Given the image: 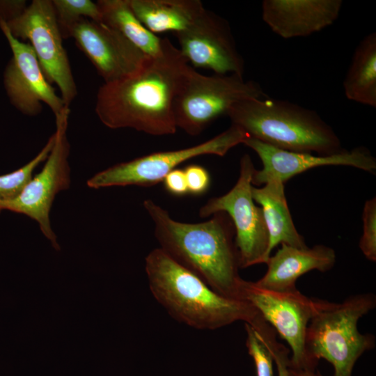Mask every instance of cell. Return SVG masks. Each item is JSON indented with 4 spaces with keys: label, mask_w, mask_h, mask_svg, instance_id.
Returning a JSON list of instances; mask_svg holds the SVG:
<instances>
[{
    "label": "cell",
    "mask_w": 376,
    "mask_h": 376,
    "mask_svg": "<svg viewBox=\"0 0 376 376\" xmlns=\"http://www.w3.org/2000/svg\"><path fill=\"white\" fill-rule=\"evenodd\" d=\"M192 67L164 38L161 53L134 74L98 89L95 111L110 129L131 128L152 136L175 133L174 102Z\"/></svg>",
    "instance_id": "cell-1"
},
{
    "label": "cell",
    "mask_w": 376,
    "mask_h": 376,
    "mask_svg": "<svg viewBox=\"0 0 376 376\" xmlns=\"http://www.w3.org/2000/svg\"><path fill=\"white\" fill-rule=\"evenodd\" d=\"M143 207L161 249L219 294L242 300L244 279L239 274L234 226L226 213L217 212L207 221L191 224L173 219L152 199L145 200Z\"/></svg>",
    "instance_id": "cell-2"
},
{
    "label": "cell",
    "mask_w": 376,
    "mask_h": 376,
    "mask_svg": "<svg viewBox=\"0 0 376 376\" xmlns=\"http://www.w3.org/2000/svg\"><path fill=\"white\" fill-rule=\"evenodd\" d=\"M145 261L152 296L170 315L187 326L214 330L237 321L251 325L259 315L250 303L219 294L159 247Z\"/></svg>",
    "instance_id": "cell-3"
},
{
    "label": "cell",
    "mask_w": 376,
    "mask_h": 376,
    "mask_svg": "<svg viewBox=\"0 0 376 376\" xmlns=\"http://www.w3.org/2000/svg\"><path fill=\"white\" fill-rule=\"evenodd\" d=\"M226 116L248 136L280 149L318 155L344 150L334 130L315 111L287 100H243Z\"/></svg>",
    "instance_id": "cell-4"
},
{
    "label": "cell",
    "mask_w": 376,
    "mask_h": 376,
    "mask_svg": "<svg viewBox=\"0 0 376 376\" xmlns=\"http://www.w3.org/2000/svg\"><path fill=\"white\" fill-rule=\"evenodd\" d=\"M375 306L373 293L352 295L340 303L318 299L305 337L310 361L316 366L319 359H324L334 367L333 376H352L358 359L375 347V336L360 333L357 325Z\"/></svg>",
    "instance_id": "cell-5"
},
{
    "label": "cell",
    "mask_w": 376,
    "mask_h": 376,
    "mask_svg": "<svg viewBox=\"0 0 376 376\" xmlns=\"http://www.w3.org/2000/svg\"><path fill=\"white\" fill-rule=\"evenodd\" d=\"M265 95L258 82L242 75H205L192 68L175 100L177 128L197 136L217 118L227 115L234 104Z\"/></svg>",
    "instance_id": "cell-6"
},
{
    "label": "cell",
    "mask_w": 376,
    "mask_h": 376,
    "mask_svg": "<svg viewBox=\"0 0 376 376\" xmlns=\"http://www.w3.org/2000/svg\"><path fill=\"white\" fill-rule=\"evenodd\" d=\"M256 170L249 155L240 161L238 179L226 194L210 198L199 209L202 218L224 212L231 219L235 228V244L240 268L266 263L270 255L269 234L260 207L252 196V176Z\"/></svg>",
    "instance_id": "cell-7"
},
{
    "label": "cell",
    "mask_w": 376,
    "mask_h": 376,
    "mask_svg": "<svg viewBox=\"0 0 376 376\" xmlns=\"http://www.w3.org/2000/svg\"><path fill=\"white\" fill-rule=\"evenodd\" d=\"M248 135L232 125L225 131L197 145L178 150L150 153L116 164L90 178L92 189L110 187H150L163 181L166 175L183 162L206 155L224 156L233 147L242 143Z\"/></svg>",
    "instance_id": "cell-8"
},
{
    "label": "cell",
    "mask_w": 376,
    "mask_h": 376,
    "mask_svg": "<svg viewBox=\"0 0 376 376\" xmlns=\"http://www.w3.org/2000/svg\"><path fill=\"white\" fill-rule=\"evenodd\" d=\"M11 34L33 48L45 77L70 107L77 94L52 0H33L18 17L5 22Z\"/></svg>",
    "instance_id": "cell-9"
},
{
    "label": "cell",
    "mask_w": 376,
    "mask_h": 376,
    "mask_svg": "<svg viewBox=\"0 0 376 376\" xmlns=\"http://www.w3.org/2000/svg\"><path fill=\"white\" fill-rule=\"evenodd\" d=\"M70 113L68 109L56 118L54 143L42 170L32 177L17 196L0 201V213L8 210L33 219L56 249L58 244L51 226L49 213L56 196L69 189L71 183L68 162L70 148L67 138Z\"/></svg>",
    "instance_id": "cell-10"
},
{
    "label": "cell",
    "mask_w": 376,
    "mask_h": 376,
    "mask_svg": "<svg viewBox=\"0 0 376 376\" xmlns=\"http://www.w3.org/2000/svg\"><path fill=\"white\" fill-rule=\"evenodd\" d=\"M240 298L250 303L290 347L291 367L315 370L305 348L308 324L317 307L318 299H311L297 289L281 292L261 288L244 280Z\"/></svg>",
    "instance_id": "cell-11"
},
{
    "label": "cell",
    "mask_w": 376,
    "mask_h": 376,
    "mask_svg": "<svg viewBox=\"0 0 376 376\" xmlns=\"http://www.w3.org/2000/svg\"><path fill=\"white\" fill-rule=\"evenodd\" d=\"M174 35L182 54L195 68L244 76V58L228 22L220 15L205 8L189 27Z\"/></svg>",
    "instance_id": "cell-12"
},
{
    "label": "cell",
    "mask_w": 376,
    "mask_h": 376,
    "mask_svg": "<svg viewBox=\"0 0 376 376\" xmlns=\"http://www.w3.org/2000/svg\"><path fill=\"white\" fill-rule=\"evenodd\" d=\"M0 28L13 52L3 76L5 88L13 105L23 114L34 116L42 111L44 103L55 118L70 109L47 80L32 47L15 38L1 19Z\"/></svg>",
    "instance_id": "cell-13"
},
{
    "label": "cell",
    "mask_w": 376,
    "mask_h": 376,
    "mask_svg": "<svg viewBox=\"0 0 376 376\" xmlns=\"http://www.w3.org/2000/svg\"><path fill=\"white\" fill-rule=\"evenodd\" d=\"M69 38L75 40L104 83L134 74L150 58L121 33L100 22L81 19L71 28Z\"/></svg>",
    "instance_id": "cell-14"
},
{
    "label": "cell",
    "mask_w": 376,
    "mask_h": 376,
    "mask_svg": "<svg viewBox=\"0 0 376 376\" xmlns=\"http://www.w3.org/2000/svg\"><path fill=\"white\" fill-rule=\"evenodd\" d=\"M242 143L257 153L263 164L262 169L255 170L252 176V185L256 186L270 180L285 184L299 173L324 166H348L372 173L376 170L375 158L364 147L344 149L333 155H314L280 149L249 136Z\"/></svg>",
    "instance_id": "cell-15"
},
{
    "label": "cell",
    "mask_w": 376,
    "mask_h": 376,
    "mask_svg": "<svg viewBox=\"0 0 376 376\" xmlns=\"http://www.w3.org/2000/svg\"><path fill=\"white\" fill-rule=\"evenodd\" d=\"M342 6L341 0H264L262 18L284 39L306 37L333 24Z\"/></svg>",
    "instance_id": "cell-16"
},
{
    "label": "cell",
    "mask_w": 376,
    "mask_h": 376,
    "mask_svg": "<svg viewBox=\"0 0 376 376\" xmlns=\"http://www.w3.org/2000/svg\"><path fill=\"white\" fill-rule=\"evenodd\" d=\"M266 263L265 274L255 284L264 289L287 292L297 289V280L303 274L318 270L325 272L336 263L335 251L322 244L309 248H297L281 244Z\"/></svg>",
    "instance_id": "cell-17"
},
{
    "label": "cell",
    "mask_w": 376,
    "mask_h": 376,
    "mask_svg": "<svg viewBox=\"0 0 376 376\" xmlns=\"http://www.w3.org/2000/svg\"><path fill=\"white\" fill-rule=\"evenodd\" d=\"M253 201L260 205L269 234L268 252L278 245L285 244L307 247L304 237L293 223L285 195V184L278 180H268L263 187H252Z\"/></svg>",
    "instance_id": "cell-18"
},
{
    "label": "cell",
    "mask_w": 376,
    "mask_h": 376,
    "mask_svg": "<svg viewBox=\"0 0 376 376\" xmlns=\"http://www.w3.org/2000/svg\"><path fill=\"white\" fill-rule=\"evenodd\" d=\"M138 19L152 33L180 32L203 11L199 0H129Z\"/></svg>",
    "instance_id": "cell-19"
},
{
    "label": "cell",
    "mask_w": 376,
    "mask_h": 376,
    "mask_svg": "<svg viewBox=\"0 0 376 376\" xmlns=\"http://www.w3.org/2000/svg\"><path fill=\"white\" fill-rule=\"evenodd\" d=\"M346 97L376 107V33L366 36L354 49L343 80Z\"/></svg>",
    "instance_id": "cell-20"
},
{
    "label": "cell",
    "mask_w": 376,
    "mask_h": 376,
    "mask_svg": "<svg viewBox=\"0 0 376 376\" xmlns=\"http://www.w3.org/2000/svg\"><path fill=\"white\" fill-rule=\"evenodd\" d=\"M102 22L116 30L150 57L159 55L164 38L147 29L132 11L129 0H99Z\"/></svg>",
    "instance_id": "cell-21"
},
{
    "label": "cell",
    "mask_w": 376,
    "mask_h": 376,
    "mask_svg": "<svg viewBox=\"0 0 376 376\" xmlns=\"http://www.w3.org/2000/svg\"><path fill=\"white\" fill-rule=\"evenodd\" d=\"M56 21L63 38H69L71 28L83 18L102 22L97 3L90 0H52Z\"/></svg>",
    "instance_id": "cell-22"
},
{
    "label": "cell",
    "mask_w": 376,
    "mask_h": 376,
    "mask_svg": "<svg viewBox=\"0 0 376 376\" xmlns=\"http://www.w3.org/2000/svg\"><path fill=\"white\" fill-rule=\"evenodd\" d=\"M54 143L53 134L42 150L30 162L16 171L0 175V201L10 200L19 194L32 178L34 170L47 158Z\"/></svg>",
    "instance_id": "cell-23"
},
{
    "label": "cell",
    "mask_w": 376,
    "mask_h": 376,
    "mask_svg": "<svg viewBox=\"0 0 376 376\" xmlns=\"http://www.w3.org/2000/svg\"><path fill=\"white\" fill-rule=\"evenodd\" d=\"M258 339L269 351L276 364L279 376H289L290 351L276 340L274 329L263 318L259 319L253 327Z\"/></svg>",
    "instance_id": "cell-24"
},
{
    "label": "cell",
    "mask_w": 376,
    "mask_h": 376,
    "mask_svg": "<svg viewBox=\"0 0 376 376\" xmlns=\"http://www.w3.org/2000/svg\"><path fill=\"white\" fill-rule=\"evenodd\" d=\"M363 234L359 247L369 260L376 261V198L367 200L363 213Z\"/></svg>",
    "instance_id": "cell-25"
},
{
    "label": "cell",
    "mask_w": 376,
    "mask_h": 376,
    "mask_svg": "<svg viewBox=\"0 0 376 376\" xmlns=\"http://www.w3.org/2000/svg\"><path fill=\"white\" fill-rule=\"evenodd\" d=\"M244 327L246 332V345L253 359L257 376H274V360L271 353L258 339L253 328L247 323H244Z\"/></svg>",
    "instance_id": "cell-26"
},
{
    "label": "cell",
    "mask_w": 376,
    "mask_h": 376,
    "mask_svg": "<svg viewBox=\"0 0 376 376\" xmlns=\"http://www.w3.org/2000/svg\"><path fill=\"white\" fill-rule=\"evenodd\" d=\"M188 194L201 195L207 191L210 184L208 171L198 164H191L184 169Z\"/></svg>",
    "instance_id": "cell-27"
},
{
    "label": "cell",
    "mask_w": 376,
    "mask_h": 376,
    "mask_svg": "<svg viewBox=\"0 0 376 376\" xmlns=\"http://www.w3.org/2000/svg\"><path fill=\"white\" fill-rule=\"evenodd\" d=\"M162 182L166 190L173 195L183 196L188 194L184 169H173L166 175Z\"/></svg>",
    "instance_id": "cell-28"
},
{
    "label": "cell",
    "mask_w": 376,
    "mask_h": 376,
    "mask_svg": "<svg viewBox=\"0 0 376 376\" xmlns=\"http://www.w3.org/2000/svg\"><path fill=\"white\" fill-rule=\"evenodd\" d=\"M27 7L24 0L0 1V19L8 22L21 15Z\"/></svg>",
    "instance_id": "cell-29"
},
{
    "label": "cell",
    "mask_w": 376,
    "mask_h": 376,
    "mask_svg": "<svg viewBox=\"0 0 376 376\" xmlns=\"http://www.w3.org/2000/svg\"><path fill=\"white\" fill-rule=\"evenodd\" d=\"M289 376H322L315 373V370H304L288 366Z\"/></svg>",
    "instance_id": "cell-30"
}]
</instances>
